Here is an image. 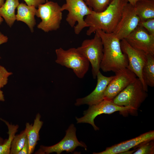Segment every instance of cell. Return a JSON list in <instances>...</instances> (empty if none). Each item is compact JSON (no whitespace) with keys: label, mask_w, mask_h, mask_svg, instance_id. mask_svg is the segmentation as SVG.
Instances as JSON below:
<instances>
[{"label":"cell","mask_w":154,"mask_h":154,"mask_svg":"<svg viewBox=\"0 0 154 154\" xmlns=\"http://www.w3.org/2000/svg\"><path fill=\"white\" fill-rule=\"evenodd\" d=\"M128 3L127 0H111L103 11L97 12L92 11L84 19L89 26L86 34L90 36L98 30L106 33H113L121 19L123 9Z\"/></svg>","instance_id":"1"},{"label":"cell","mask_w":154,"mask_h":154,"mask_svg":"<svg viewBox=\"0 0 154 154\" xmlns=\"http://www.w3.org/2000/svg\"><path fill=\"white\" fill-rule=\"evenodd\" d=\"M100 36L103 45V55L100 69L103 72H115L127 68L128 60L121 50L120 40L113 33H106L101 30L96 31Z\"/></svg>","instance_id":"2"},{"label":"cell","mask_w":154,"mask_h":154,"mask_svg":"<svg viewBox=\"0 0 154 154\" xmlns=\"http://www.w3.org/2000/svg\"><path fill=\"white\" fill-rule=\"evenodd\" d=\"M147 92L141 80L136 78L112 100L118 106L131 108L133 114H135L147 97Z\"/></svg>","instance_id":"3"},{"label":"cell","mask_w":154,"mask_h":154,"mask_svg":"<svg viewBox=\"0 0 154 154\" xmlns=\"http://www.w3.org/2000/svg\"><path fill=\"white\" fill-rule=\"evenodd\" d=\"M57 64L72 70L79 78H83L88 70L90 62L78 51L72 48L65 50L60 47L55 50Z\"/></svg>","instance_id":"4"},{"label":"cell","mask_w":154,"mask_h":154,"mask_svg":"<svg viewBox=\"0 0 154 154\" xmlns=\"http://www.w3.org/2000/svg\"><path fill=\"white\" fill-rule=\"evenodd\" d=\"M66 3L61 7L62 11H68L66 20L71 27H74L75 34L78 35L82 29L88 27L84 17L91 14L92 10L89 7L84 0H65Z\"/></svg>","instance_id":"5"},{"label":"cell","mask_w":154,"mask_h":154,"mask_svg":"<svg viewBox=\"0 0 154 154\" xmlns=\"http://www.w3.org/2000/svg\"><path fill=\"white\" fill-rule=\"evenodd\" d=\"M38 7L36 15L41 21L37 27L45 32L58 29L62 19L61 7L56 2L47 1Z\"/></svg>","instance_id":"6"},{"label":"cell","mask_w":154,"mask_h":154,"mask_svg":"<svg viewBox=\"0 0 154 154\" xmlns=\"http://www.w3.org/2000/svg\"><path fill=\"white\" fill-rule=\"evenodd\" d=\"M94 37L83 40L80 46L77 48L79 52L91 64L94 78H96L100 71V66L103 55V47L101 39L97 32Z\"/></svg>","instance_id":"7"},{"label":"cell","mask_w":154,"mask_h":154,"mask_svg":"<svg viewBox=\"0 0 154 154\" xmlns=\"http://www.w3.org/2000/svg\"><path fill=\"white\" fill-rule=\"evenodd\" d=\"M117 111L121 113H129L133 115L131 108L118 106L115 104L112 100L104 99L97 104L90 106L88 109L84 112L83 116L79 118L76 117L77 123H89L95 130H98L99 128L94 123L95 118L102 114H110Z\"/></svg>","instance_id":"8"},{"label":"cell","mask_w":154,"mask_h":154,"mask_svg":"<svg viewBox=\"0 0 154 154\" xmlns=\"http://www.w3.org/2000/svg\"><path fill=\"white\" fill-rule=\"evenodd\" d=\"M76 132V128L74 125L72 124L66 131V135L61 141L50 146H40L36 153L48 154L55 152L60 154L64 151L72 153L78 146L83 147L86 150V146L82 142L78 141Z\"/></svg>","instance_id":"9"},{"label":"cell","mask_w":154,"mask_h":154,"mask_svg":"<svg viewBox=\"0 0 154 154\" xmlns=\"http://www.w3.org/2000/svg\"><path fill=\"white\" fill-rule=\"evenodd\" d=\"M140 21L135 7L128 3L123 9L121 19L113 33L120 40L125 39L138 26Z\"/></svg>","instance_id":"10"},{"label":"cell","mask_w":154,"mask_h":154,"mask_svg":"<svg viewBox=\"0 0 154 154\" xmlns=\"http://www.w3.org/2000/svg\"><path fill=\"white\" fill-rule=\"evenodd\" d=\"M121 48L123 52L127 57L128 65L127 67L132 71L139 79L144 88L148 92V87L143 81L142 70L147 60V55L131 47L125 39L120 41Z\"/></svg>","instance_id":"11"},{"label":"cell","mask_w":154,"mask_h":154,"mask_svg":"<svg viewBox=\"0 0 154 154\" xmlns=\"http://www.w3.org/2000/svg\"><path fill=\"white\" fill-rule=\"evenodd\" d=\"M115 75L110 82L104 93V99L113 100L136 78L135 74L127 68L115 72Z\"/></svg>","instance_id":"12"},{"label":"cell","mask_w":154,"mask_h":154,"mask_svg":"<svg viewBox=\"0 0 154 154\" xmlns=\"http://www.w3.org/2000/svg\"><path fill=\"white\" fill-rule=\"evenodd\" d=\"M133 48L146 55L154 56V35L138 26L125 39Z\"/></svg>","instance_id":"13"},{"label":"cell","mask_w":154,"mask_h":154,"mask_svg":"<svg viewBox=\"0 0 154 154\" xmlns=\"http://www.w3.org/2000/svg\"><path fill=\"white\" fill-rule=\"evenodd\" d=\"M114 76H104L99 71L98 73L97 83L94 90L87 96L77 99L75 104L76 106L86 104L89 106L97 104L104 99V93L108 84Z\"/></svg>","instance_id":"14"},{"label":"cell","mask_w":154,"mask_h":154,"mask_svg":"<svg viewBox=\"0 0 154 154\" xmlns=\"http://www.w3.org/2000/svg\"><path fill=\"white\" fill-rule=\"evenodd\" d=\"M154 139V131H150L130 140L121 142L110 147H107L104 151L95 154H117L128 151L130 149L136 147L145 141Z\"/></svg>","instance_id":"15"},{"label":"cell","mask_w":154,"mask_h":154,"mask_svg":"<svg viewBox=\"0 0 154 154\" xmlns=\"http://www.w3.org/2000/svg\"><path fill=\"white\" fill-rule=\"evenodd\" d=\"M17 13L16 15V20L25 23L33 33L36 24L35 16L37 9L33 6L28 5L23 3H20L17 8Z\"/></svg>","instance_id":"16"},{"label":"cell","mask_w":154,"mask_h":154,"mask_svg":"<svg viewBox=\"0 0 154 154\" xmlns=\"http://www.w3.org/2000/svg\"><path fill=\"white\" fill-rule=\"evenodd\" d=\"M41 116L39 113L37 114L33 124L27 123L26 124L27 137L29 145L28 154L33 153L37 141L39 140V132L43 122L40 120Z\"/></svg>","instance_id":"17"},{"label":"cell","mask_w":154,"mask_h":154,"mask_svg":"<svg viewBox=\"0 0 154 154\" xmlns=\"http://www.w3.org/2000/svg\"><path fill=\"white\" fill-rule=\"evenodd\" d=\"M19 4V0H6L0 8L1 16L10 27L16 20L15 11Z\"/></svg>","instance_id":"18"},{"label":"cell","mask_w":154,"mask_h":154,"mask_svg":"<svg viewBox=\"0 0 154 154\" xmlns=\"http://www.w3.org/2000/svg\"><path fill=\"white\" fill-rule=\"evenodd\" d=\"M141 21L154 18V0H141L134 6Z\"/></svg>","instance_id":"19"},{"label":"cell","mask_w":154,"mask_h":154,"mask_svg":"<svg viewBox=\"0 0 154 154\" xmlns=\"http://www.w3.org/2000/svg\"><path fill=\"white\" fill-rule=\"evenodd\" d=\"M147 60L142 70L143 78L145 84L154 86V56L147 55Z\"/></svg>","instance_id":"20"},{"label":"cell","mask_w":154,"mask_h":154,"mask_svg":"<svg viewBox=\"0 0 154 154\" xmlns=\"http://www.w3.org/2000/svg\"><path fill=\"white\" fill-rule=\"evenodd\" d=\"M7 125L8 131V138L4 140L2 143H0V154H10V149L12 141L17 132L19 126L18 125L10 124L7 121L0 119Z\"/></svg>","instance_id":"21"},{"label":"cell","mask_w":154,"mask_h":154,"mask_svg":"<svg viewBox=\"0 0 154 154\" xmlns=\"http://www.w3.org/2000/svg\"><path fill=\"white\" fill-rule=\"evenodd\" d=\"M27 138L25 129L20 134L15 135L12 142L10 154H17L24 145Z\"/></svg>","instance_id":"22"},{"label":"cell","mask_w":154,"mask_h":154,"mask_svg":"<svg viewBox=\"0 0 154 154\" xmlns=\"http://www.w3.org/2000/svg\"><path fill=\"white\" fill-rule=\"evenodd\" d=\"M111 0H84L86 4L93 11L100 12L104 10Z\"/></svg>","instance_id":"23"},{"label":"cell","mask_w":154,"mask_h":154,"mask_svg":"<svg viewBox=\"0 0 154 154\" xmlns=\"http://www.w3.org/2000/svg\"><path fill=\"white\" fill-rule=\"evenodd\" d=\"M136 147L138 148L136 149L133 154H153L154 139L144 142Z\"/></svg>","instance_id":"24"},{"label":"cell","mask_w":154,"mask_h":154,"mask_svg":"<svg viewBox=\"0 0 154 154\" xmlns=\"http://www.w3.org/2000/svg\"><path fill=\"white\" fill-rule=\"evenodd\" d=\"M138 26L144 29L149 34L154 35V18L140 21Z\"/></svg>","instance_id":"25"},{"label":"cell","mask_w":154,"mask_h":154,"mask_svg":"<svg viewBox=\"0 0 154 154\" xmlns=\"http://www.w3.org/2000/svg\"><path fill=\"white\" fill-rule=\"evenodd\" d=\"M12 74V72H8L5 67L0 65V87L2 88L7 84L8 77Z\"/></svg>","instance_id":"26"},{"label":"cell","mask_w":154,"mask_h":154,"mask_svg":"<svg viewBox=\"0 0 154 154\" xmlns=\"http://www.w3.org/2000/svg\"><path fill=\"white\" fill-rule=\"evenodd\" d=\"M27 5L29 6H33L36 8L41 4L45 3L46 0H23Z\"/></svg>","instance_id":"27"},{"label":"cell","mask_w":154,"mask_h":154,"mask_svg":"<svg viewBox=\"0 0 154 154\" xmlns=\"http://www.w3.org/2000/svg\"><path fill=\"white\" fill-rule=\"evenodd\" d=\"M29 150V145L27 137L24 145L17 154H28Z\"/></svg>","instance_id":"28"},{"label":"cell","mask_w":154,"mask_h":154,"mask_svg":"<svg viewBox=\"0 0 154 154\" xmlns=\"http://www.w3.org/2000/svg\"><path fill=\"white\" fill-rule=\"evenodd\" d=\"M8 40V38L7 36L5 35L0 32V45L6 43Z\"/></svg>","instance_id":"29"},{"label":"cell","mask_w":154,"mask_h":154,"mask_svg":"<svg viewBox=\"0 0 154 154\" xmlns=\"http://www.w3.org/2000/svg\"><path fill=\"white\" fill-rule=\"evenodd\" d=\"M141 0H127L128 3L133 6H135L138 1Z\"/></svg>","instance_id":"30"},{"label":"cell","mask_w":154,"mask_h":154,"mask_svg":"<svg viewBox=\"0 0 154 154\" xmlns=\"http://www.w3.org/2000/svg\"><path fill=\"white\" fill-rule=\"evenodd\" d=\"M0 87V101H4L5 100L4 96L3 91L1 90Z\"/></svg>","instance_id":"31"},{"label":"cell","mask_w":154,"mask_h":154,"mask_svg":"<svg viewBox=\"0 0 154 154\" xmlns=\"http://www.w3.org/2000/svg\"><path fill=\"white\" fill-rule=\"evenodd\" d=\"M5 0H0V8L3 5L4 3Z\"/></svg>","instance_id":"32"},{"label":"cell","mask_w":154,"mask_h":154,"mask_svg":"<svg viewBox=\"0 0 154 154\" xmlns=\"http://www.w3.org/2000/svg\"><path fill=\"white\" fill-rule=\"evenodd\" d=\"M3 21V18H2L0 14V25L1 24Z\"/></svg>","instance_id":"33"},{"label":"cell","mask_w":154,"mask_h":154,"mask_svg":"<svg viewBox=\"0 0 154 154\" xmlns=\"http://www.w3.org/2000/svg\"><path fill=\"white\" fill-rule=\"evenodd\" d=\"M4 140L1 137H0V143H2L4 141Z\"/></svg>","instance_id":"34"},{"label":"cell","mask_w":154,"mask_h":154,"mask_svg":"<svg viewBox=\"0 0 154 154\" xmlns=\"http://www.w3.org/2000/svg\"><path fill=\"white\" fill-rule=\"evenodd\" d=\"M46 0V1H47V0Z\"/></svg>","instance_id":"35"},{"label":"cell","mask_w":154,"mask_h":154,"mask_svg":"<svg viewBox=\"0 0 154 154\" xmlns=\"http://www.w3.org/2000/svg\"></svg>","instance_id":"36"}]
</instances>
